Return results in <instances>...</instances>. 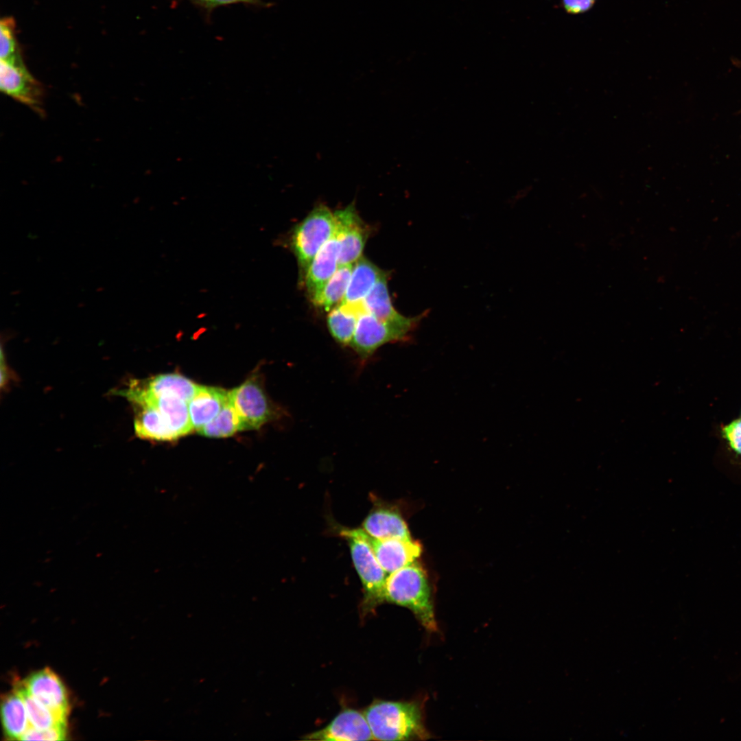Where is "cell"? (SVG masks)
I'll return each mask as SVG.
<instances>
[{
  "mask_svg": "<svg viewBox=\"0 0 741 741\" xmlns=\"http://www.w3.org/2000/svg\"><path fill=\"white\" fill-rule=\"evenodd\" d=\"M384 600L410 609L428 632L438 631L428 577L416 561L388 574Z\"/></svg>",
  "mask_w": 741,
  "mask_h": 741,
  "instance_id": "cell-1",
  "label": "cell"
},
{
  "mask_svg": "<svg viewBox=\"0 0 741 741\" xmlns=\"http://www.w3.org/2000/svg\"><path fill=\"white\" fill-rule=\"evenodd\" d=\"M375 740H427L423 708L416 701L377 700L364 711Z\"/></svg>",
  "mask_w": 741,
  "mask_h": 741,
  "instance_id": "cell-2",
  "label": "cell"
},
{
  "mask_svg": "<svg viewBox=\"0 0 741 741\" xmlns=\"http://www.w3.org/2000/svg\"><path fill=\"white\" fill-rule=\"evenodd\" d=\"M334 230V214L323 204L313 209L293 229L289 246L296 257L303 281L313 259L332 237Z\"/></svg>",
  "mask_w": 741,
  "mask_h": 741,
  "instance_id": "cell-3",
  "label": "cell"
},
{
  "mask_svg": "<svg viewBox=\"0 0 741 741\" xmlns=\"http://www.w3.org/2000/svg\"><path fill=\"white\" fill-rule=\"evenodd\" d=\"M420 318H407L400 322H388L364 311L358 317L350 346L362 361H366L387 343L409 340Z\"/></svg>",
  "mask_w": 741,
  "mask_h": 741,
  "instance_id": "cell-4",
  "label": "cell"
},
{
  "mask_svg": "<svg viewBox=\"0 0 741 741\" xmlns=\"http://www.w3.org/2000/svg\"><path fill=\"white\" fill-rule=\"evenodd\" d=\"M338 532L348 543L353 565L362 585V610L365 615L385 602L384 590L388 574L366 541L341 530Z\"/></svg>",
  "mask_w": 741,
  "mask_h": 741,
  "instance_id": "cell-5",
  "label": "cell"
},
{
  "mask_svg": "<svg viewBox=\"0 0 741 741\" xmlns=\"http://www.w3.org/2000/svg\"><path fill=\"white\" fill-rule=\"evenodd\" d=\"M228 397L241 419L243 430L259 429L276 416L274 406L254 379L229 391Z\"/></svg>",
  "mask_w": 741,
  "mask_h": 741,
  "instance_id": "cell-6",
  "label": "cell"
},
{
  "mask_svg": "<svg viewBox=\"0 0 741 741\" xmlns=\"http://www.w3.org/2000/svg\"><path fill=\"white\" fill-rule=\"evenodd\" d=\"M1 91L42 114L43 89L31 75L21 58L1 59Z\"/></svg>",
  "mask_w": 741,
  "mask_h": 741,
  "instance_id": "cell-7",
  "label": "cell"
},
{
  "mask_svg": "<svg viewBox=\"0 0 741 741\" xmlns=\"http://www.w3.org/2000/svg\"><path fill=\"white\" fill-rule=\"evenodd\" d=\"M340 529L366 541L388 574L416 561L422 552L421 544L412 538L376 539L368 534L362 528Z\"/></svg>",
  "mask_w": 741,
  "mask_h": 741,
  "instance_id": "cell-8",
  "label": "cell"
},
{
  "mask_svg": "<svg viewBox=\"0 0 741 741\" xmlns=\"http://www.w3.org/2000/svg\"><path fill=\"white\" fill-rule=\"evenodd\" d=\"M335 233L339 242L338 266L354 264L362 257L368 228L353 203L334 213Z\"/></svg>",
  "mask_w": 741,
  "mask_h": 741,
  "instance_id": "cell-9",
  "label": "cell"
},
{
  "mask_svg": "<svg viewBox=\"0 0 741 741\" xmlns=\"http://www.w3.org/2000/svg\"><path fill=\"white\" fill-rule=\"evenodd\" d=\"M306 740L352 741L375 740L364 713L346 708L324 728L305 736Z\"/></svg>",
  "mask_w": 741,
  "mask_h": 741,
  "instance_id": "cell-10",
  "label": "cell"
},
{
  "mask_svg": "<svg viewBox=\"0 0 741 741\" xmlns=\"http://www.w3.org/2000/svg\"><path fill=\"white\" fill-rule=\"evenodd\" d=\"M23 685L29 693L54 712L67 717L68 696L64 684L50 669L45 668L28 677Z\"/></svg>",
  "mask_w": 741,
  "mask_h": 741,
  "instance_id": "cell-11",
  "label": "cell"
},
{
  "mask_svg": "<svg viewBox=\"0 0 741 741\" xmlns=\"http://www.w3.org/2000/svg\"><path fill=\"white\" fill-rule=\"evenodd\" d=\"M339 242L335 233L313 259L303 279L312 301L338 268Z\"/></svg>",
  "mask_w": 741,
  "mask_h": 741,
  "instance_id": "cell-12",
  "label": "cell"
},
{
  "mask_svg": "<svg viewBox=\"0 0 741 741\" xmlns=\"http://www.w3.org/2000/svg\"><path fill=\"white\" fill-rule=\"evenodd\" d=\"M362 528L376 539H411L405 521L395 508L377 506L364 519Z\"/></svg>",
  "mask_w": 741,
  "mask_h": 741,
  "instance_id": "cell-13",
  "label": "cell"
},
{
  "mask_svg": "<svg viewBox=\"0 0 741 741\" xmlns=\"http://www.w3.org/2000/svg\"><path fill=\"white\" fill-rule=\"evenodd\" d=\"M228 392L219 388L199 386L188 403L193 430L198 432L218 414L228 399Z\"/></svg>",
  "mask_w": 741,
  "mask_h": 741,
  "instance_id": "cell-14",
  "label": "cell"
},
{
  "mask_svg": "<svg viewBox=\"0 0 741 741\" xmlns=\"http://www.w3.org/2000/svg\"><path fill=\"white\" fill-rule=\"evenodd\" d=\"M366 311L363 301L354 304L340 303L331 309L327 318L329 331L341 346H350L358 317Z\"/></svg>",
  "mask_w": 741,
  "mask_h": 741,
  "instance_id": "cell-15",
  "label": "cell"
},
{
  "mask_svg": "<svg viewBox=\"0 0 741 741\" xmlns=\"http://www.w3.org/2000/svg\"><path fill=\"white\" fill-rule=\"evenodd\" d=\"M385 272L368 259L361 257L354 264L346 294L341 303L363 301Z\"/></svg>",
  "mask_w": 741,
  "mask_h": 741,
  "instance_id": "cell-16",
  "label": "cell"
},
{
  "mask_svg": "<svg viewBox=\"0 0 741 741\" xmlns=\"http://www.w3.org/2000/svg\"><path fill=\"white\" fill-rule=\"evenodd\" d=\"M1 708L5 735L10 740H20L30 725L23 698L16 687L3 698Z\"/></svg>",
  "mask_w": 741,
  "mask_h": 741,
  "instance_id": "cell-17",
  "label": "cell"
},
{
  "mask_svg": "<svg viewBox=\"0 0 741 741\" xmlns=\"http://www.w3.org/2000/svg\"><path fill=\"white\" fill-rule=\"evenodd\" d=\"M135 408L137 415L134 426L135 433L139 437L156 440H172L178 438L156 407L145 405Z\"/></svg>",
  "mask_w": 741,
  "mask_h": 741,
  "instance_id": "cell-18",
  "label": "cell"
},
{
  "mask_svg": "<svg viewBox=\"0 0 741 741\" xmlns=\"http://www.w3.org/2000/svg\"><path fill=\"white\" fill-rule=\"evenodd\" d=\"M363 304L366 312L383 321L400 322L407 318L397 312L392 305L386 274L375 283L363 300Z\"/></svg>",
  "mask_w": 741,
  "mask_h": 741,
  "instance_id": "cell-19",
  "label": "cell"
},
{
  "mask_svg": "<svg viewBox=\"0 0 741 741\" xmlns=\"http://www.w3.org/2000/svg\"><path fill=\"white\" fill-rule=\"evenodd\" d=\"M354 264L338 266L320 292L311 301L326 311L340 305L346 294Z\"/></svg>",
  "mask_w": 741,
  "mask_h": 741,
  "instance_id": "cell-20",
  "label": "cell"
},
{
  "mask_svg": "<svg viewBox=\"0 0 741 741\" xmlns=\"http://www.w3.org/2000/svg\"><path fill=\"white\" fill-rule=\"evenodd\" d=\"M16 688L23 698L30 727L39 730L66 727L67 717L54 712L38 701L22 683L17 685Z\"/></svg>",
  "mask_w": 741,
  "mask_h": 741,
  "instance_id": "cell-21",
  "label": "cell"
},
{
  "mask_svg": "<svg viewBox=\"0 0 741 741\" xmlns=\"http://www.w3.org/2000/svg\"><path fill=\"white\" fill-rule=\"evenodd\" d=\"M152 394L176 396L189 403L199 385L178 374H163L143 384Z\"/></svg>",
  "mask_w": 741,
  "mask_h": 741,
  "instance_id": "cell-22",
  "label": "cell"
},
{
  "mask_svg": "<svg viewBox=\"0 0 741 741\" xmlns=\"http://www.w3.org/2000/svg\"><path fill=\"white\" fill-rule=\"evenodd\" d=\"M239 430H243L242 421L228 397L218 414L198 432L207 437L222 438Z\"/></svg>",
  "mask_w": 741,
  "mask_h": 741,
  "instance_id": "cell-23",
  "label": "cell"
},
{
  "mask_svg": "<svg viewBox=\"0 0 741 741\" xmlns=\"http://www.w3.org/2000/svg\"><path fill=\"white\" fill-rule=\"evenodd\" d=\"M1 59L9 60L20 57L15 36V25L12 18H3L0 25Z\"/></svg>",
  "mask_w": 741,
  "mask_h": 741,
  "instance_id": "cell-24",
  "label": "cell"
},
{
  "mask_svg": "<svg viewBox=\"0 0 741 741\" xmlns=\"http://www.w3.org/2000/svg\"><path fill=\"white\" fill-rule=\"evenodd\" d=\"M721 435L730 450L741 458V419L725 425L721 429Z\"/></svg>",
  "mask_w": 741,
  "mask_h": 741,
  "instance_id": "cell-25",
  "label": "cell"
},
{
  "mask_svg": "<svg viewBox=\"0 0 741 741\" xmlns=\"http://www.w3.org/2000/svg\"><path fill=\"white\" fill-rule=\"evenodd\" d=\"M66 736V727H54L39 730L30 727L22 735L20 740H64Z\"/></svg>",
  "mask_w": 741,
  "mask_h": 741,
  "instance_id": "cell-26",
  "label": "cell"
},
{
  "mask_svg": "<svg viewBox=\"0 0 741 741\" xmlns=\"http://www.w3.org/2000/svg\"><path fill=\"white\" fill-rule=\"evenodd\" d=\"M195 5L202 8L208 14L213 9L236 3H243L258 7L268 6V4L261 0H188Z\"/></svg>",
  "mask_w": 741,
  "mask_h": 741,
  "instance_id": "cell-27",
  "label": "cell"
},
{
  "mask_svg": "<svg viewBox=\"0 0 741 741\" xmlns=\"http://www.w3.org/2000/svg\"><path fill=\"white\" fill-rule=\"evenodd\" d=\"M596 0H562L564 10L572 14H578L589 10Z\"/></svg>",
  "mask_w": 741,
  "mask_h": 741,
  "instance_id": "cell-28",
  "label": "cell"
}]
</instances>
